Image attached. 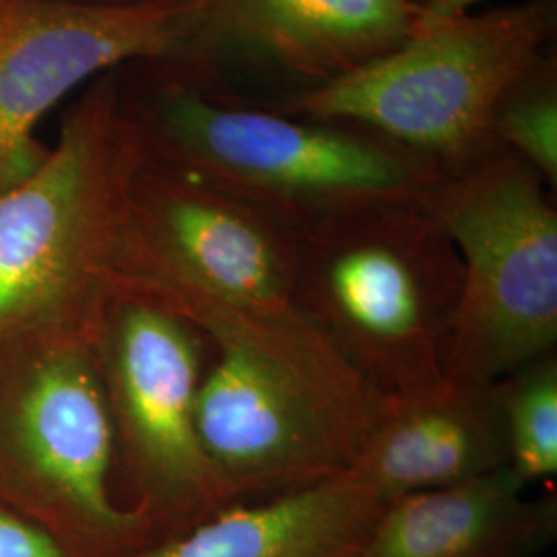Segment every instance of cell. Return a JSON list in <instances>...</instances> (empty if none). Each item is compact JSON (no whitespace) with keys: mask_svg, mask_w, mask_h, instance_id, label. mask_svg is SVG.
<instances>
[{"mask_svg":"<svg viewBox=\"0 0 557 557\" xmlns=\"http://www.w3.org/2000/svg\"><path fill=\"white\" fill-rule=\"evenodd\" d=\"M119 278L178 310L215 347L296 382L368 436L382 397L304 314L292 230L145 156L128 190Z\"/></svg>","mask_w":557,"mask_h":557,"instance_id":"6da1fadb","label":"cell"},{"mask_svg":"<svg viewBox=\"0 0 557 557\" xmlns=\"http://www.w3.org/2000/svg\"><path fill=\"white\" fill-rule=\"evenodd\" d=\"M122 96L145 156L215 186L296 236L380 202L423 199L428 163L356 126L248 106L172 64H135Z\"/></svg>","mask_w":557,"mask_h":557,"instance_id":"7a4b0ae2","label":"cell"},{"mask_svg":"<svg viewBox=\"0 0 557 557\" xmlns=\"http://www.w3.org/2000/svg\"><path fill=\"white\" fill-rule=\"evenodd\" d=\"M143 161L120 69L87 85L38 168L0 190V354L40 338H94L119 285Z\"/></svg>","mask_w":557,"mask_h":557,"instance_id":"3957f363","label":"cell"},{"mask_svg":"<svg viewBox=\"0 0 557 557\" xmlns=\"http://www.w3.org/2000/svg\"><path fill=\"white\" fill-rule=\"evenodd\" d=\"M460 281L457 248L421 199L298 234L301 310L379 397L444 376Z\"/></svg>","mask_w":557,"mask_h":557,"instance_id":"277c9868","label":"cell"},{"mask_svg":"<svg viewBox=\"0 0 557 557\" xmlns=\"http://www.w3.org/2000/svg\"><path fill=\"white\" fill-rule=\"evenodd\" d=\"M557 0H522L457 17L423 15L418 32L356 73L296 91L273 110L356 126L440 176L499 145L494 112L510 85L556 41Z\"/></svg>","mask_w":557,"mask_h":557,"instance_id":"5b68a950","label":"cell"},{"mask_svg":"<svg viewBox=\"0 0 557 557\" xmlns=\"http://www.w3.org/2000/svg\"><path fill=\"white\" fill-rule=\"evenodd\" d=\"M116 438L91 337L0 354V502L79 557H135L156 543L116 498Z\"/></svg>","mask_w":557,"mask_h":557,"instance_id":"8992f818","label":"cell"},{"mask_svg":"<svg viewBox=\"0 0 557 557\" xmlns=\"http://www.w3.org/2000/svg\"><path fill=\"white\" fill-rule=\"evenodd\" d=\"M421 205L462 269L444 376L492 384L556 354L557 209L537 170L498 147L440 176Z\"/></svg>","mask_w":557,"mask_h":557,"instance_id":"52a82bcc","label":"cell"},{"mask_svg":"<svg viewBox=\"0 0 557 557\" xmlns=\"http://www.w3.org/2000/svg\"><path fill=\"white\" fill-rule=\"evenodd\" d=\"M94 349L116 438L122 508L156 543L234 506L197 428V395L215 345L195 322L119 278Z\"/></svg>","mask_w":557,"mask_h":557,"instance_id":"ba28073f","label":"cell"},{"mask_svg":"<svg viewBox=\"0 0 557 557\" xmlns=\"http://www.w3.org/2000/svg\"><path fill=\"white\" fill-rule=\"evenodd\" d=\"M135 64L215 79L202 0H0V190L38 168L40 120L83 83Z\"/></svg>","mask_w":557,"mask_h":557,"instance_id":"9c48e42d","label":"cell"},{"mask_svg":"<svg viewBox=\"0 0 557 557\" xmlns=\"http://www.w3.org/2000/svg\"><path fill=\"white\" fill-rule=\"evenodd\" d=\"M200 442L236 504L349 473L361 438L296 382L215 347L197 395Z\"/></svg>","mask_w":557,"mask_h":557,"instance_id":"30bf717a","label":"cell"},{"mask_svg":"<svg viewBox=\"0 0 557 557\" xmlns=\"http://www.w3.org/2000/svg\"><path fill=\"white\" fill-rule=\"evenodd\" d=\"M205 48L223 62L296 81L299 91L343 79L418 32V0H202Z\"/></svg>","mask_w":557,"mask_h":557,"instance_id":"8fae6325","label":"cell"},{"mask_svg":"<svg viewBox=\"0 0 557 557\" xmlns=\"http://www.w3.org/2000/svg\"><path fill=\"white\" fill-rule=\"evenodd\" d=\"M508 467L496 382L442 376L382 397L349 473L382 502L438 490Z\"/></svg>","mask_w":557,"mask_h":557,"instance_id":"7c38bea8","label":"cell"},{"mask_svg":"<svg viewBox=\"0 0 557 557\" xmlns=\"http://www.w3.org/2000/svg\"><path fill=\"white\" fill-rule=\"evenodd\" d=\"M529 490L506 467L384 502L358 557H543L557 539V498Z\"/></svg>","mask_w":557,"mask_h":557,"instance_id":"4fadbf2b","label":"cell"},{"mask_svg":"<svg viewBox=\"0 0 557 557\" xmlns=\"http://www.w3.org/2000/svg\"><path fill=\"white\" fill-rule=\"evenodd\" d=\"M382 499L351 473L242 502L135 557H358Z\"/></svg>","mask_w":557,"mask_h":557,"instance_id":"5bb4252c","label":"cell"},{"mask_svg":"<svg viewBox=\"0 0 557 557\" xmlns=\"http://www.w3.org/2000/svg\"><path fill=\"white\" fill-rule=\"evenodd\" d=\"M508 469L527 487L557 473V359H535L496 380Z\"/></svg>","mask_w":557,"mask_h":557,"instance_id":"9a60e30c","label":"cell"},{"mask_svg":"<svg viewBox=\"0 0 557 557\" xmlns=\"http://www.w3.org/2000/svg\"><path fill=\"white\" fill-rule=\"evenodd\" d=\"M492 133L499 147L557 184V54L549 46L499 100Z\"/></svg>","mask_w":557,"mask_h":557,"instance_id":"2e32d148","label":"cell"},{"mask_svg":"<svg viewBox=\"0 0 557 557\" xmlns=\"http://www.w3.org/2000/svg\"><path fill=\"white\" fill-rule=\"evenodd\" d=\"M0 557H79L32 518L0 502Z\"/></svg>","mask_w":557,"mask_h":557,"instance_id":"e0dca14e","label":"cell"},{"mask_svg":"<svg viewBox=\"0 0 557 557\" xmlns=\"http://www.w3.org/2000/svg\"><path fill=\"white\" fill-rule=\"evenodd\" d=\"M481 0H418L425 15L432 17H457L469 13Z\"/></svg>","mask_w":557,"mask_h":557,"instance_id":"ac0fdd59","label":"cell"},{"mask_svg":"<svg viewBox=\"0 0 557 557\" xmlns=\"http://www.w3.org/2000/svg\"><path fill=\"white\" fill-rule=\"evenodd\" d=\"M75 2H94V4H135V2H151V0H75Z\"/></svg>","mask_w":557,"mask_h":557,"instance_id":"d6986e66","label":"cell"}]
</instances>
